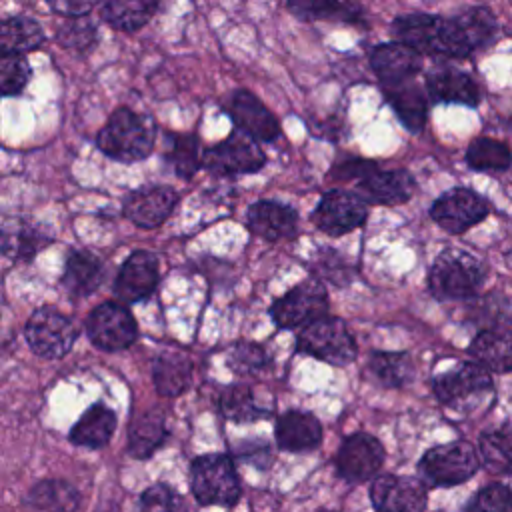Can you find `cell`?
Instances as JSON below:
<instances>
[{
	"label": "cell",
	"instance_id": "6da1fadb",
	"mask_svg": "<svg viewBox=\"0 0 512 512\" xmlns=\"http://www.w3.org/2000/svg\"><path fill=\"white\" fill-rule=\"evenodd\" d=\"M396 42H402L418 54H434L446 58H464L474 52L458 16L438 14H404L392 22Z\"/></svg>",
	"mask_w": 512,
	"mask_h": 512
},
{
	"label": "cell",
	"instance_id": "7a4b0ae2",
	"mask_svg": "<svg viewBox=\"0 0 512 512\" xmlns=\"http://www.w3.org/2000/svg\"><path fill=\"white\" fill-rule=\"evenodd\" d=\"M156 126L148 114H138L126 106L114 110L96 136V146L108 158L134 164L152 154Z\"/></svg>",
	"mask_w": 512,
	"mask_h": 512
},
{
	"label": "cell",
	"instance_id": "3957f363",
	"mask_svg": "<svg viewBox=\"0 0 512 512\" xmlns=\"http://www.w3.org/2000/svg\"><path fill=\"white\" fill-rule=\"evenodd\" d=\"M486 280L484 262L468 250L446 248L428 272V288L438 300H468Z\"/></svg>",
	"mask_w": 512,
	"mask_h": 512
},
{
	"label": "cell",
	"instance_id": "277c9868",
	"mask_svg": "<svg viewBox=\"0 0 512 512\" xmlns=\"http://www.w3.org/2000/svg\"><path fill=\"white\" fill-rule=\"evenodd\" d=\"M432 390L440 404L446 408L470 414L476 408L490 402L494 394L492 376L476 362H460L448 372H442L432 380Z\"/></svg>",
	"mask_w": 512,
	"mask_h": 512
},
{
	"label": "cell",
	"instance_id": "5b68a950",
	"mask_svg": "<svg viewBox=\"0 0 512 512\" xmlns=\"http://www.w3.org/2000/svg\"><path fill=\"white\" fill-rule=\"evenodd\" d=\"M190 488L202 506H234L240 498V480L226 454H202L190 462Z\"/></svg>",
	"mask_w": 512,
	"mask_h": 512
},
{
	"label": "cell",
	"instance_id": "8992f818",
	"mask_svg": "<svg viewBox=\"0 0 512 512\" xmlns=\"http://www.w3.org/2000/svg\"><path fill=\"white\" fill-rule=\"evenodd\" d=\"M480 464V454L470 442L454 440L426 450L418 462V472L430 486H456L470 480Z\"/></svg>",
	"mask_w": 512,
	"mask_h": 512
},
{
	"label": "cell",
	"instance_id": "52a82bcc",
	"mask_svg": "<svg viewBox=\"0 0 512 512\" xmlns=\"http://www.w3.org/2000/svg\"><path fill=\"white\" fill-rule=\"evenodd\" d=\"M296 350L332 366H346L356 358V340L346 322L324 316L298 332Z\"/></svg>",
	"mask_w": 512,
	"mask_h": 512
},
{
	"label": "cell",
	"instance_id": "ba28073f",
	"mask_svg": "<svg viewBox=\"0 0 512 512\" xmlns=\"http://www.w3.org/2000/svg\"><path fill=\"white\" fill-rule=\"evenodd\" d=\"M24 336L36 356L56 360L70 352L78 338V330L68 316L58 312L56 308L42 306L34 310L28 318L24 326Z\"/></svg>",
	"mask_w": 512,
	"mask_h": 512
},
{
	"label": "cell",
	"instance_id": "9c48e42d",
	"mask_svg": "<svg viewBox=\"0 0 512 512\" xmlns=\"http://www.w3.org/2000/svg\"><path fill=\"white\" fill-rule=\"evenodd\" d=\"M328 312V294L318 278H308L274 300L272 320L280 328H304Z\"/></svg>",
	"mask_w": 512,
	"mask_h": 512
},
{
	"label": "cell",
	"instance_id": "30bf717a",
	"mask_svg": "<svg viewBox=\"0 0 512 512\" xmlns=\"http://www.w3.org/2000/svg\"><path fill=\"white\" fill-rule=\"evenodd\" d=\"M266 164L260 144L248 134L234 130L222 142L204 150V168L216 176L254 174Z\"/></svg>",
	"mask_w": 512,
	"mask_h": 512
},
{
	"label": "cell",
	"instance_id": "8fae6325",
	"mask_svg": "<svg viewBox=\"0 0 512 512\" xmlns=\"http://www.w3.org/2000/svg\"><path fill=\"white\" fill-rule=\"evenodd\" d=\"M86 334L96 348L118 352L136 340L138 326L124 304L102 302L90 312L86 320Z\"/></svg>",
	"mask_w": 512,
	"mask_h": 512
},
{
	"label": "cell",
	"instance_id": "7c38bea8",
	"mask_svg": "<svg viewBox=\"0 0 512 512\" xmlns=\"http://www.w3.org/2000/svg\"><path fill=\"white\" fill-rule=\"evenodd\" d=\"M488 212V202L470 188H452L430 206V218L450 234L466 232L482 222Z\"/></svg>",
	"mask_w": 512,
	"mask_h": 512
},
{
	"label": "cell",
	"instance_id": "4fadbf2b",
	"mask_svg": "<svg viewBox=\"0 0 512 512\" xmlns=\"http://www.w3.org/2000/svg\"><path fill=\"white\" fill-rule=\"evenodd\" d=\"M368 204L350 190H328L314 208L312 220L318 230L328 236H342L364 224Z\"/></svg>",
	"mask_w": 512,
	"mask_h": 512
},
{
	"label": "cell",
	"instance_id": "5bb4252c",
	"mask_svg": "<svg viewBox=\"0 0 512 512\" xmlns=\"http://www.w3.org/2000/svg\"><path fill=\"white\" fill-rule=\"evenodd\" d=\"M384 456V446L376 436L368 432H356L342 442L336 454L338 476L350 484L366 482L376 476L384 464Z\"/></svg>",
	"mask_w": 512,
	"mask_h": 512
},
{
	"label": "cell",
	"instance_id": "9a60e30c",
	"mask_svg": "<svg viewBox=\"0 0 512 512\" xmlns=\"http://www.w3.org/2000/svg\"><path fill=\"white\" fill-rule=\"evenodd\" d=\"M370 500L376 512H424L428 492L420 478L382 474L370 486Z\"/></svg>",
	"mask_w": 512,
	"mask_h": 512
},
{
	"label": "cell",
	"instance_id": "2e32d148",
	"mask_svg": "<svg viewBox=\"0 0 512 512\" xmlns=\"http://www.w3.org/2000/svg\"><path fill=\"white\" fill-rule=\"evenodd\" d=\"M226 112L236 124V130L248 134L256 142H272L280 136L276 116L250 90H234L226 102Z\"/></svg>",
	"mask_w": 512,
	"mask_h": 512
},
{
	"label": "cell",
	"instance_id": "e0dca14e",
	"mask_svg": "<svg viewBox=\"0 0 512 512\" xmlns=\"http://www.w3.org/2000/svg\"><path fill=\"white\" fill-rule=\"evenodd\" d=\"M176 202L178 194L172 186H140L124 198L122 210L132 224L140 228H156L172 214Z\"/></svg>",
	"mask_w": 512,
	"mask_h": 512
},
{
	"label": "cell",
	"instance_id": "ac0fdd59",
	"mask_svg": "<svg viewBox=\"0 0 512 512\" xmlns=\"http://www.w3.org/2000/svg\"><path fill=\"white\" fill-rule=\"evenodd\" d=\"M370 68L384 88L414 82L422 70V54L402 42H384L372 48Z\"/></svg>",
	"mask_w": 512,
	"mask_h": 512
},
{
	"label": "cell",
	"instance_id": "d6986e66",
	"mask_svg": "<svg viewBox=\"0 0 512 512\" xmlns=\"http://www.w3.org/2000/svg\"><path fill=\"white\" fill-rule=\"evenodd\" d=\"M158 278V258L148 250H134L116 274L114 294L126 304L140 302L156 290Z\"/></svg>",
	"mask_w": 512,
	"mask_h": 512
},
{
	"label": "cell",
	"instance_id": "ffe728a7",
	"mask_svg": "<svg viewBox=\"0 0 512 512\" xmlns=\"http://www.w3.org/2000/svg\"><path fill=\"white\" fill-rule=\"evenodd\" d=\"M416 192L414 176L404 168H378L356 184V194L370 206H398L408 202Z\"/></svg>",
	"mask_w": 512,
	"mask_h": 512
},
{
	"label": "cell",
	"instance_id": "44dd1931",
	"mask_svg": "<svg viewBox=\"0 0 512 512\" xmlns=\"http://www.w3.org/2000/svg\"><path fill=\"white\" fill-rule=\"evenodd\" d=\"M248 230L268 242L294 238L298 232V212L276 200H258L246 214Z\"/></svg>",
	"mask_w": 512,
	"mask_h": 512
},
{
	"label": "cell",
	"instance_id": "7402d4cb",
	"mask_svg": "<svg viewBox=\"0 0 512 512\" xmlns=\"http://www.w3.org/2000/svg\"><path fill=\"white\" fill-rule=\"evenodd\" d=\"M2 254L10 260H30L52 244L54 236L38 222L26 218H6L2 224Z\"/></svg>",
	"mask_w": 512,
	"mask_h": 512
},
{
	"label": "cell",
	"instance_id": "603a6c76",
	"mask_svg": "<svg viewBox=\"0 0 512 512\" xmlns=\"http://www.w3.org/2000/svg\"><path fill=\"white\" fill-rule=\"evenodd\" d=\"M274 436L280 450L308 452L320 444L322 424L312 412L288 410L278 416Z\"/></svg>",
	"mask_w": 512,
	"mask_h": 512
},
{
	"label": "cell",
	"instance_id": "cb8c5ba5",
	"mask_svg": "<svg viewBox=\"0 0 512 512\" xmlns=\"http://www.w3.org/2000/svg\"><path fill=\"white\" fill-rule=\"evenodd\" d=\"M426 92L434 102L476 106L480 100V90L472 76L450 66L436 68L426 76Z\"/></svg>",
	"mask_w": 512,
	"mask_h": 512
},
{
	"label": "cell",
	"instance_id": "d4e9b609",
	"mask_svg": "<svg viewBox=\"0 0 512 512\" xmlns=\"http://www.w3.org/2000/svg\"><path fill=\"white\" fill-rule=\"evenodd\" d=\"M472 362L488 372L512 370V332L504 326L480 330L468 346Z\"/></svg>",
	"mask_w": 512,
	"mask_h": 512
},
{
	"label": "cell",
	"instance_id": "484cf974",
	"mask_svg": "<svg viewBox=\"0 0 512 512\" xmlns=\"http://www.w3.org/2000/svg\"><path fill=\"white\" fill-rule=\"evenodd\" d=\"M104 264L98 254L90 250H72L66 258L62 286L72 296H88L100 288L104 282Z\"/></svg>",
	"mask_w": 512,
	"mask_h": 512
},
{
	"label": "cell",
	"instance_id": "4316f807",
	"mask_svg": "<svg viewBox=\"0 0 512 512\" xmlns=\"http://www.w3.org/2000/svg\"><path fill=\"white\" fill-rule=\"evenodd\" d=\"M116 430V414L102 402L92 404L72 426L68 438L82 448H102L110 442Z\"/></svg>",
	"mask_w": 512,
	"mask_h": 512
},
{
	"label": "cell",
	"instance_id": "83f0119b",
	"mask_svg": "<svg viewBox=\"0 0 512 512\" xmlns=\"http://www.w3.org/2000/svg\"><path fill=\"white\" fill-rule=\"evenodd\" d=\"M152 380L158 394L180 396L192 384V362L182 352H162L152 362Z\"/></svg>",
	"mask_w": 512,
	"mask_h": 512
},
{
	"label": "cell",
	"instance_id": "f1b7e54d",
	"mask_svg": "<svg viewBox=\"0 0 512 512\" xmlns=\"http://www.w3.org/2000/svg\"><path fill=\"white\" fill-rule=\"evenodd\" d=\"M168 428L160 410H148L132 420L128 428V454L138 460L150 458L166 440Z\"/></svg>",
	"mask_w": 512,
	"mask_h": 512
},
{
	"label": "cell",
	"instance_id": "f546056e",
	"mask_svg": "<svg viewBox=\"0 0 512 512\" xmlns=\"http://www.w3.org/2000/svg\"><path fill=\"white\" fill-rule=\"evenodd\" d=\"M386 102L392 106L400 122L410 130V132H420L426 124V112H428V96L424 90L414 84L406 82L400 86L384 88Z\"/></svg>",
	"mask_w": 512,
	"mask_h": 512
},
{
	"label": "cell",
	"instance_id": "4dcf8cb0",
	"mask_svg": "<svg viewBox=\"0 0 512 512\" xmlns=\"http://www.w3.org/2000/svg\"><path fill=\"white\" fill-rule=\"evenodd\" d=\"M46 40L42 26L24 14L6 16L0 22V50L2 54H18L36 50Z\"/></svg>",
	"mask_w": 512,
	"mask_h": 512
},
{
	"label": "cell",
	"instance_id": "1f68e13d",
	"mask_svg": "<svg viewBox=\"0 0 512 512\" xmlns=\"http://www.w3.org/2000/svg\"><path fill=\"white\" fill-rule=\"evenodd\" d=\"M26 504L32 512H76L80 494L66 480H42L30 488Z\"/></svg>",
	"mask_w": 512,
	"mask_h": 512
},
{
	"label": "cell",
	"instance_id": "d6a6232c",
	"mask_svg": "<svg viewBox=\"0 0 512 512\" xmlns=\"http://www.w3.org/2000/svg\"><path fill=\"white\" fill-rule=\"evenodd\" d=\"M370 380L384 388H400L414 378V362L406 352H384L376 350L366 362Z\"/></svg>",
	"mask_w": 512,
	"mask_h": 512
},
{
	"label": "cell",
	"instance_id": "836d02e7",
	"mask_svg": "<svg viewBox=\"0 0 512 512\" xmlns=\"http://www.w3.org/2000/svg\"><path fill=\"white\" fill-rule=\"evenodd\" d=\"M478 454L484 468L492 474L512 472V422L486 430L478 440Z\"/></svg>",
	"mask_w": 512,
	"mask_h": 512
},
{
	"label": "cell",
	"instance_id": "e575fe53",
	"mask_svg": "<svg viewBox=\"0 0 512 512\" xmlns=\"http://www.w3.org/2000/svg\"><path fill=\"white\" fill-rule=\"evenodd\" d=\"M286 8L300 20H338V22H350L358 24L364 22V8L360 4L352 2H310V0H298L288 2Z\"/></svg>",
	"mask_w": 512,
	"mask_h": 512
},
{
	"label": "cell",
	"instance_id": "d590c367",
	"mask_svg": "<svg viewBox=\"0 0 512 512\" xmlns=\"http://www.w3.org/2000/svg\"><path fill=\"white\" fill-rule=\"evenodd\" d=\"M160 8L158 2H104L100 6V16L102 20L122 32H134L142 28L154 12Z\"/></svg>",
	"mask_w": 512,
	"mask_h": 512
},
{
	"label": "cell",
	"instance_id": "8d00e7d4",
	"mask_svg": "<svg viewBox=\"0 0 512 512\" xmlns=\"http://www.w3.org/2000/svg\"><path fill=\"white\" fill-rule=\"evenodd\" d=\"M466 164L476 172H502L510 168L512 152L502 140L480 136L468 144Z\"/></svg>",
	"mask_w": 512,
	"mask_h": 512
},
{
	"label": "cell",
	"instance_id": "74e56055",
	"mask_svg": "<svg viewBox=\"0 0 512 512\" xmlns=\"http://www.w3.org/2000/svg\"><path fill=\"white\" fill-rule=\"evenodd\" d=\"M220 412L226 420L244 424L268 416V410L260 408L254 392L246 384H230L220 394Z\"/></svg>",
	"mask_w": 512,
	"mask_h": 512
},
{
	"label": "cell",
	"instance_id": "f35d334b",
	"mask_svg": "<svg viewBox=\"0 0 512 512\" xmlns=\"http://www.w3.org/2000/svg\"><path fill=\"white\" fill-rule=\"evenodd\" d=\"M166 160L180 178H192L204 166V152L196 134H170Z\"/></svg>",
	"mask_w": 512,
	"mask_h": 512
},
{
	"label": "cell",
	"instance_id": "ab89813d",
	"mask_svg": "<svg viewBox=\"0 0 512 512\" xmlns=\"http://www.w3.org/2000/svg\"><path fill=\"white\" fill-rule=\"evenodd\" d=\"M456 16H458L460 24L464 26V32L474 50L490 46L500 34L498 20H496L494 12L486 6H472V8L458 12Z\"/></svg>",
	"mask_w": 512,
	"mask_h": 512
},
{
	"label": "cell",
	"instance_id": "60d3db41",
	"mask_svg": "<svg viewBox=\"0 0 512 512\" xmlns=\"http://www.w3.org/2000/svg\"><path fill=\"white\" fill-rule=\"evenodd\" d=\"M56 40L68 52L86 56L98 44V26L88 18H68L56 28Z\"/></svg>",
	"mask_w": 512,
	"mask_h": 512
},
{
	"label": "cell",
	"instance_id": "b9f144b4",
	"mask_svg": "<svg viewBox=\"0 0 512 512\" xmlns=\"http://www.w3.org/2000/svg\"><path fill=\"white\" fill-rule=\"evenodd\" d=\"M228 366L234 374H256L270 366L268 352L256 342H238L228 352Z\"/></svg>",
	"mask_w": 512,
	"mask_h": 512
},
{
	"label": "cell",
	"instance_id": "7bdbcfd3",
	"mask_svg": "<svg viewBox=\"0 0 512 512\" xmlns=\"http://www.w3.org/2000/svg\"><path fill=\"white\" fill-rule=\"evenodd\" d=\"M32 76L26 56L2 54L0 58V92L2 96H18Z\"/></svg>",
	"mask_w": 512,
	"mask_h": 512
},
{
	"label": "cell",
	"instance_id": "ee69618b",
	"mask_svg": "<svg viewBox=\"0 0 512 512\" xmlns=\"http://www.w3.org/2000/svg\"><path fill=\"white\" fill-rule=\"evenodd\" d=\"M464 512H512V490L506 484L492 482L470 498Z\"/></svg>",
	"mask_w": 512,
	"mask_h": 512
},
{
	"label": "cell",
	"instance_id": "f6af8a7d",
	"mask_svg": "<svg viewBox=\"0 0 512 512\" xmlns=\"http://www.w3.org/2000/svg\"><path fill=\"white\" fill-rule=\"evenodd\" d=\"M138 512H188L184 498L168 484H152L140 496Z\"/></svg>",
	"mask_w": 512,
	"mask_h": 512
},
{
	"label": "cell",
	"instance_id": "bcb514c9",
	"mask_svg": "<svg viewBox=\"0 0 512 512\" xmlns=\"http://www.w3.org/2000/svg\"><path fill=\"white\" fill-rule=\"evenodd\" d=\"M314 274L326 278L332 284L346 286L352 280V272L348 264L342 260V256L336 250L322 248L314 258Z\"/></svg>",
	"mask_w": 512,
	"mask_h": 512
},
{
	"label": "cell",
	"instance_id": "7dc6e473",
	"mask_svg": "<svg viewBox=\"0 0 512 512\" xmlns=\"http://www.w3.org/2000/svg\"><path fill=\"white\" fill-rule=\"evenodd\" d=\"M380 166L374 160H366V158H348L340 164H334V168L330 170V178L348 182V180H364L366 176H370L372 172H376Z\"/></svg>",
	"mask_w": 512,
	"mask_h": 512
},
{
	"label": "cell",
	"instance_id": "c3c4849f",
	"mask_svg": "<svg viewBox=\"0 0 512 512\" xmlns=\"http://www.w3.org/2000/svg\"><path fill=\"white\" fill-rule=\"evenodd\" d=\"M50 10L60 14V16H68V18H84L94 4L92 2H74V0H58V2H48Z\"/></svg>",
	"mask_w": 512,
	"mask_h": 512
},
{
	"label": "cell",
	"instance_id": "681fc988",
	"mask_svg": "<svg viewBox=\"0 0 512 512\" xmlns=\"http://www.w3.org/2000/svg\"><path fill=\"white\" fill-rule=\"evenodd\" d=\"M322 512H326V510H322Z\"/></svg>",
	"mask_w": 512,
	"mask_h": 512
}]
</instances>
